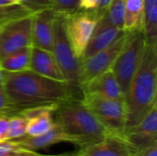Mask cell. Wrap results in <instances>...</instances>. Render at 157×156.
<instances>
[{
  "label": "cell",
  "mask_w": 157,
  "mask_h": 156,
  "mask_svg": "<svg viewBox=\"0 0 157 156\" xmlns=\"http://www.w3.org/2000/svg\"><path fill=\"white\" fill-rule=\"evenodd\" d=\"M144 0H125L124 21L122 29L133 32L143 29Z\"/></svg>",
  "instance_id": "cell-18"
},
{
  "label": "cell",
  "mask_w": 157,
  "mask_h": 156,
  "mask_svg": "<svg viewBox=\"0 0 157 156\" xmlns=\"http://www.w3.org/2000/svg\"><path fill=\"white\" fill-rule=\"evenodd\" d=\"M27 120L20 114H12L8 118V141L27 135Z\"/></svg>",
  "instance_id": "cell-23"
},
{
  "label": "cell",
  "mask_w": 157,
  "mask_h": 156,
  "mask_svg": "<svg viewBox=\"0 0 157 156\" xmlns=\"http://www.w3.org/2000/svg\"><path fill=\"white\" fill-rule=\"evenodd\" d=\"M30 55L31 46L15 51L0 59V69L8 73L29 70L30 63Z\"/></svg>",
  "instance_id": "cell-20"
},
{
  "label": "cell",
  "mask_w": 157,
  "mask_h": 156,
  "mask_svg": "<svg viewBox=\"0 0 157 156\" xmlns=\"http://www.w3.org/2000/svg\"><path fill=\"white\" fill-rule=\"evenodd\" d=\"M81 94H94L111 99H125L118 80L111 70L98 74L81 86Z\"/></svg>",
  "instance_id": "cell-14"
},
{
  "label": "cell",
  "mask_w": 157,
  "mask_h": 156,
  "mask_svg": "<svg viewBox=\"0 0 157 156\" xmlns=\"http://www.w3.org/2000/svg\"><path fill=\"white\" fill-rule=\"evenodd\" d=\"M9 115H0V143L8 141Z\"/></svg>",
  "instance_id": "cell-28"
},
{
  "label": "cell",
  "mask_w": 157,
  "mask_h": 156,
  "mask_svg": "<svg viewBox=\"0 0 157 156\" xmlns=\"http://www.w3.org/2000/svg\"><path fill=\"white\" fill-rule=\"evenodd\" d=\"M145 45L143 29L127 33L123 48L111 66L110 70L115 74L124 95L141 63Z\"/></svg>",
  "instance_id": "cell-4"
},
{
  "label": "cell",
  "mask_w": 157,
  "mask_h": 156,
  "mask_svg": "<svg viewBox=\"0 0 157 156\" xmlns=\"http://www.w3.org/2000/svg\"><path fill=\"white\" fill-rule=\"evenodd\" d=\"M143 29L146 45L157 47V0H144Z\"/></svg>",
  "instance_id": "cell-19"
},
{
  "label": "cell",
  "mask_w": 157,
  "mask_h": 156,
  "mask_svg": "<svg viewBox=\"0 0 157 156\" xmlns=\"http://www.w3.org/2000/svg\"><path fill=\"white\" fill-rule=\"evenodd\" d=\"M157 47L145 45L141 63L125 94V132L157 105Z\"/></svg>",
  "instance_id": "cell-2"
},
{
  "label": "cell",
  "mask_w": 157,
  "mask_h": 156,
  "mask_svg": "<svg viewBox=\"0 0 157 156\" xmlns=\"http://www.w3.org/2000/svg\"><path fill=\"white\" fill-rule=\"evenodd\" d=\"M29 70L41 76L66 83L52 51L31 46Z\"/></svg>",
  "instance_id": "cell-15"
},
{
  "label": "cell",
  "mask_w": 157,
  "mask_h": 156,
  "mask_svg": "<svg viewBox=\"0 0 157 156\" xmlns=\"http://www.w3.org/2000/svg\"><path fill=\"white\" fill-rule=\"evenodd\" d=\"M99 17L97 10L80 9L70 16H64L66 36L78 59H81Z\"/></svg>",
  "instance_id": "cell-7"
},
{
  "label": "cell",
  "mask_w": 157,
  "mask_h": 156,
  "mask_svg": "<svg viewBox=\"0 0 157 156\" xmlns=\"http://www.w3.org/2000/svg\"><path fill=\"white\" fill-rule=\"evenodd\" d=\"M19 5V0H0V6H11Z\"/></svg>",
  "instance_id": "cell-32"
},
{
  "label": "cell",
  "mask_w": 157,
  "mask_h": 156,
  "mask_svg": "<svg viewBox=\"0 0 157 156\" xmlns=\"http://www.w3.org/2000/svg\"><path fill=\"white\" fill-rule=\"evenodd\" d=\"M111 1L112 0H99V5H98V7L97 9V12L98 13V15L100 16V17L103 15V13L105 12V10L108 8V6L111 3Z\"/></svg>",
  "instance_id": "cell-31"
},
{
  "label": "cell",
  "mask_w": 157,
  "mask_h": 156,
  "mask_svg": "<svg viewBox=\"0 0 157 156\" xmlns=\"http://www.w3.org/2000/svg\"><path fill=\"white\" fill-rule=\"evenodd\" d=\"M52 8L60 15L70 16L79 10V0H51Z\"/></svg>",
  "instance_id": "cell-25"
},
{
  "label": "cell",
  "mask_w": 157,
  "mask_h": 156,
  "mask_svg": "<svg viewBox=\"0 0 157 156\" xmlns=\"http://www.w3.org/2000/svg\"><path fill=\"white\" fill-rule=\"evenodd\" d=\"M57 105H45L28 108L20 110L18 114L27 121V135L39 136L49 131L54 126L53 112Z\"/></svg>",
  "instance_id": "cell-13"
},
{
  "label": "cell",
  "mask_w": 157,
  "mask_h": 156,
  "mask_svg": "<svg viewBox=\"0 0 157 156\" xmlns=\"http://www.w3.org/2000/svg\"><path fill=\"white\" fill-rule=\"evenodd\" d=\"M132 146L124 137L108 133L101 141L80 148L77 156H132Z\"/></svg>",
  "instance_id": "cell-12"
},
{
  "label": "cell",
  "mask_w": 157,
  "mask_h": 156,
  "mask_svg": "<svg viewBox=\"0 0 157 156\" xmlns=\"http://www.w3.org/2000/svg\"><path fill=\"white\" fill-rule=\"evenodd\" d=\"M17 114L12 108L3 84H0V115H12Z\"/></svg>",
  "instance_id": "cell-27"
},
{
  "label": "cell",
  "mask_w": 157,
  "mask_h": 156,
  "mask_svg": "<svg viewBox=\"0 0 157 156\" xmlns=\"http://www.w3.org/2000/svg\"><path fill=\"white\" fill-rule=\"evenodd\" d=\"M45 156H46V155H45Z\"/></svg>",
  "instance_id": "cell-35"
},
{
  "label": "cell",
  "mask_w": 157,
  "mask_h": 156,
  "mask_svg": "<svg viewBox=\"0 0 157 156\" xmlns=\"http://www.w3.org/2000/svg\"><path fill=\"white\" fill-rule=\"evenodd\" d=\"M81 99L109 133L124 137L125 99H111L94 94H83Z\"/></svg>",
  "instance_id": "cell-5"
},
{
  "label": "cell",
  "mask_w": 157,
  "mask_h": 156,
  "mask_svg": "<svg viewBox=\"0 0 157 156\" xmlns=\"http://www.w3.org/2000/svg\"><path fill=\"white\" fill-rule=\"evenodd\" d=\"M73 156H77L76 154H73Z\"/></svg>",
  "instance_id": "cell-34"
},
{
  "label": "cell",
  "mask_w": 157,
  "mask_h": 156,
  "mask_svg": "<svg viewBox=\"0 0 157 156\" xmlns=\"http://www.w3.org/2000/svg\"><path fill=\"white\" fill-rule=\"evenodd\" d=\"M55 123V122H54ZM17 143L20 144L23 147H26L29 150L38 151L40 149H45L52 145L61 143H70L71 139L63 131L58 124L54 126L46 133H43L39 136H28L25 135L21 138L13 140Z\"/></svg>",
  "instance_id": "cell-17"
},
{
  "label": "cell",
  "mask_w": 157,
  "mask_h": 156,
  "mask_svg": "<svg viewBox=\"0 0 157 156\" xmlns=\"http://www.w3.org/2000/svg\"><path fill=\"white\" fill-rule=\"evenodd\" d=\"M3 86L16 113L37 106L58 105L76 95L68 84L41 76L29 69L16 73L4 71Z\"/></svg>",
  "instance_id": "cell-1"
},
{
  "label": "cell",
  "mask_w": 157,
  "mask_h": 156,
  "mask_svg": "<svg viewBox=\"0 0 157 156\" xmlns=\"http://www.w3.org/2000/svg\"><path fill=\"white\" fill-rule=\"evenodd\" d=\"M125 140L134 152L142 150L157 142V105L146 116L124 134Z\"/></svg>",
  "instance_id": "cell-11"
},
{
  "label": "cell",
  "mask_w": 157,
  "mask_h": 156,
  "mask_svg": "<svg viewBox=\"0 0 157 156\" xmlns=\"http://www.w3.org/2000/svg\"><path fill=\"white\" fill-rule=\"evenodd\" d=\"M53 120L80 148L101 141L109 132L94 114L85 106L81 98L71 97L57 105Z\"/></svg>",
  "instance_id": "cell-3"
},
{
  "label": "cell",
  "mask_w": 157,
  "mask_h": 156,
  "mask_svg": "<svg viewBox=\"0 0 157 156\" xmlns=\"http://www.w3.org/2000/svg\"><path fill=\"white\" fill-rule=\"evenodd\" d=\"M66 83L75 91H80V59L75 54L65 32L64 16L57 14L54 23V39L52 51Z\"/></svg>",
  "instance_id": "cell-6"
},
{
  "label": "cell",
  "mask_w": 157,
  "mask_h": 156,
  "mask_svg": "<svg viewBox=\"0 0 157 156\" xmlns=\"http://www.w3.org/2000/svg\"><path fill=\"white\" fill-rule=\"evenodd\" d=\"M123 32V29H118L108 24H102L98 22L80 60L86 59L107 48Z\"/></svg>",
  "instance_id": "cell-16"
},
{
  "label": "cell",
  "mask_w": 157,
  "mask_h": 156,
  "mask_svg": "<svg viewBox=\"0 0 157 156\" xmlns=\"http://www.w3.org/2000/svg\"><path fill=\"white\" fill-rule=\"evenodd\" d=\"M19 5L29 10L31 14L52 8L51 0H19Z\"/></svg>",
  "instance_id": "cell-26"
},
{
  "label": "cell",
  "mask_w": 157,
  "mask_h": 156,
  "mask_svg": "<svg viewBox=\"0 0 157 156\" xmlns=\"http://www.w3.org/2000/svg\"><path fill=\"white\" fill-rule=\"evenodd\" d=\"M127 38V33L124 31L118 39H116L109 46L99 51L98 52L80 60L79 72V86L80 88L90 80L101 74L102 73L110 70L117 56L121 52ZM81 91V90H80Z\"/></svg>",
  "instance_id": "cell-9"
},
{
  "label": "cell",
  "mask_w": 157,
  "mask_h": 156,
  "mask_svg": "<svg viewBox=\"0 0 157 156\" xmlns=\"http://www.w3.org/2000/svg\"><path fill=\"white\" fill-rule=\"evenodd\" d=\"M46 156H73V154H58V155H46Z\"/></svg>",
  "instance_id": "cell-33"
},
{
  "label": "cell",
  "mask_w": 157,
  "mask_h": 156,
  "mask_svg": "<svg viewBox=\"0 0 157 156\" xmlns=\"http://www.w3.org/2000/svg\"><path fill=\"white\" fill-rule=\"evenodd\" d=\"M132 156H157V142L142 150L134 152Z\"/></svg>",
  "instance_id": "cell-29"
},
{
  "label": "cell",
  "mask_w": 157,
  "mask_h": 156,
  "mask_svg": "<svg viewBox=\"0 0 157 156\" xmlns=\"http://www.w3.org/2000/svg\"><path fill=\"white\" fill-rule=\"evenodd\" d=\"M33 14L0 25V59L31 46Z\"/></svg>",
  "instance_id": "cell-8"
},
{
  "label": "cell",
  "mask_w": 157,
  "mask_h": 156,
  "mask_svg": "<svg viewBox=\"0 0 157 156\" xmlns=\"http://www.w3.org/2000/svg\"><path fill=\"white\" fill-rule=\"evenodd\" d=\"M99 5V0H79V9L85 11L97 10Z\"/></svg>",
  "instance_id": "cell-30"
},
{
  "label": "cell",
  "mask_w": 157,
  "mask_h": 156,
  "mask_svg": "<svg viewBox=\"0 0 157 156\" xmlns=\"http://www.w3.org/2000/svg\"><path fill=\"white\" fill-rule=\"evenodd\" d=\"M30 14L31 13L29 10H27L20 5L11 6H0V25L12 19L18 18Z\"/></svg>",
  "instance_id": "cell-24"
},
{
  "label": "cell",
  "mask_w": 157,
  "mask_h": 156,
  "mask_svg": "<svg viewBox=\"0 0 157 156\" xmlns=\"http://www.w3.org/2000/svg\"><path fill=\"white\" fill-rule=\"evenodd\" d=\"M57 13L52 8H47L33 14L31 29V46L52 51L54 39V23Z\"/></svg>",
  "instance_id": "cell-10"
},
{
  "label": "cell",
  "mask_w": 157,
  "mask_h": 156,
  "mask_svg": "<svg viewBox=\"0 0 157 156\" xmlns=\"http://www.w3.org/2000/svg\"><path fill=\"white\" fill-rule=\"evenodd\" d=\"M37 151L29 150L14 141L0 143V156H45Z\"/></svg>",
  "instance_id": "cell-22"
},
{
  "label": "cell",
  "mask_w": 157,
  "mask_h": 156,
  "mask_svg": "<svg viewBox=\"0 0 157 156\" xmlns=\"http://www.w3.org/2000/svg\"><path fill=\"white\" fill-rule=\"evenodd\" d=\"M124 10L125 0H112L98 22L108 24L122 29L124 21Z\"/></svg>",
  "instance_id": "cell-21"
}]
</instances>
